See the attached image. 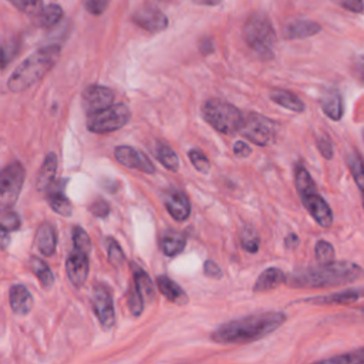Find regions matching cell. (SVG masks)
I'll list each match as a JSON object with an SVG mask.
<instances>
[{
  "mask_svg": "<svg viewBox=\"0 0 364 364\" xmlns=\"http://www.w3.org/2000/svg\"><path fill=\"white\" fill-rule=\"evenodd\" d=\"M358 299H361L358 289H346L341 292L330 293V294H323V296H314L310 299H306V303L310 304H346V303H354Z\"/></svg>",
  "mask_w": 364,
  "mask_h": 364,
  "instance_id": "18",
  "label": "cell"
},
{
  "mask_svg": "<svg viewBox=\"0 0 364 364\" xmlns=\"http://www.w3.org/2000/svg\"><path fill=\"white\" fill-rule=\"evenodd\" d=\"M93 307L94 313L104 330H110L116 323V311L111 292L103 286L97 285L93 289Z\"/></svg>",
  "mask_w": 364,
  "mask_h": 364,
  "instance_id": "10",
  "label": "cell"
},
{
  "mask_svg": "<svg viewBox=\"0 0 364 364\" xmlns=\"http://www.w3.org/2000/svg\"><path fill=\"white\" fill-rule=\"evenodd\" d=\"M66 181H53V184L46 189V199L50 208L62 216H72L73 205L65 195Z\"/></svg>",
  "mask_w": 364,
  "mask_h": 364,
  "instance_id": "15",
  "label": "cell"
},
{
  "mask_svg": "<svg viewBox=\"0 0 364 364\" xmlns=\"http://www.w3.org/2000/svg\"><path fill=\"white\" fill-rule=\"evenodd\" d=\"M36 246L45 256H52L57 248V233L50 224H43L36 235Z\"/></svg>",
  "mask_w": 364,
  "mask_h": 364,
  "instance_id": "23",
  "label": "cell"
},
{
  "mask_svg": "<svg viewBox=\"0 0 364 364\" xmlns=\"http://www.w3.org/2000/svg\"><path fill=\"white\" fill-rule=\"evenodd\" d=\"M65 12L59 5H48L38 13V23L43 29L55 28L63 19Z\"/></svg>",
  "mask_w": 364,
  "mask_h": 364,
  "instance_id": "28",
  "label": "cell"
},
{
  "mask_svg": "<svg viewBox=\"0 0 364 364\" xmlns=\"http://www.w3.org/2000/svg\"><path fill=\"white\" fill-rule=\"evenodd\" d=\"M316 145H317V150L320 151V154L326 160H331L333 158V155H334V145H333L331 138H329V136H326V134L317 136Z\"/></svg>",
  "mask_w": 364,
  "mask_h": 364,
  "instance_id": "40",
  "label": "cell"
},
{
  "mask_svg": "<svg viewBox=\"0 0 364 364\" xmlns=\"http://www.w3.org/2000/svg\"><path fill=\"white\" fill-rule=\"evenodd\" d=\"M241 243L242 248L249 253H256L260 248V238L259 233L253 226H245L241 233Z\"/></svg>",
  "mask_w": 364,
  "mask_h": 364,
  "instance_id": "33",
  "label": "cell"
},
{
  "mask_svg": "<svg viewBox=\"0 0 364 364\" xmlns=\"http://www.w3.org/2000/svg\"><path fill=\"white\" fill-rule=\"evenodd\" d=\"M202 116L212 128L226 136L239 133L245 117L239 109L218 99H211L204 104Z\"/></svg>",
  "mask_w": 364,
  "mask_h": 364,
  "instance_id": "6",
  "label": "cell"
},
{
  "mask_svg": "<svg viewBox=\"0 0 364 364\" xmlns=\"http://www.w3.org/2000/svg\"><path fill=\"white\" fill-rule=\"evenodd\" d=\"M338 4L341 5V8L353 13H361L364 11L363 0H338Z\"/></svg>",
  "mask_w": 364,
  "mask_h": 364,
  "instance_id": "43",
  "label": "cell"
},
{
  "mask_svg": "<svg viewBox=\"0 0 364 364\" xmlns=\"http://www.w3.org/2000/svg\"><path fill=\"white\" fill-rule=\"evenodd\" d=\"M204 272L208 277L211 279H221L224 276L222 269L214 262V260H206L204 265Z\"/></svg>",
  "mask_w": 364,
  "mask_h": 364,
  "instance_id": "44",
  "label": "cell"
},
{
  "mask_svg": "<svg viewBox=\"0 0 364 364\" xmlns=\"http://www.w3.org/2000/svg\"><path fill=\"white\" fill-rule=\"evenodd\" d=\"M33 296L23 285H13L11 287V306L15 314L26 316L33 309Z\"/></svg>",
  "mask_w": 364,
  "mask_h": 364,
  "instance_id": "17",
  "label": "cell"
},
{
  "mask_svg": "<svg viewBox=\"0 0 364 364\" xmlns=\"http://www.w3.org/2000/svg\"><path fill=\"white\" fill-rule=\"evenodd\" d=\"M90 211H92V214H93L94 216L106 218V216L110 214V206H109V204H107L104 199L99 198V199L93 201V204L90 205Z\"/></svg>",
  "mask_w": 364,
  "mask_h": 364,
  "instance_id": "42",
  "label": "cell"
},
{
  "mask_svg": "<svg viewBox=\"0 0 364 364\" xmlns=\"http://www.w3.org/2000/svg\"><path fill=\"white\" fill-rule=\"evenodd\" d=\"M144 304H145V300L144 297L141 296V293L138 292L137 287H134L128 296V307H130V311L133 316L138 317L143 311H144Z\"/></svg>",
  "mask_w": 364,
  "mask_h": 364,
  "instance_id": "39",
  "label": "cell"
},
{
  "mask_svg": "<svg viewBox=\"0 0 364 364\" xmlns=\"http://www.w3.org/2000/svg\"><path fill=\"white\" fill-rule=\"evenodd\" d=\"M270 100L275 104H277V106H280V107H283L289 111L297 113V114H300L306 110L304 103L296 94H293L287 90H273L270 93Z\"/></svg>",
  "mask_w": 364,
  "mask_h": 364,
  "instance_id": "26",
  "label": "cell"
},
{
  "mask_svg": "<svg viewBox=\"0 0 364 364\" xmlns=\"http://www.w3.org/2000/svg\"><path fill=\"white\" fill-rule=\"evenodd\" d=\"M62 49L57 45L46 46L28 57L11 76L8 87L13 93H22L40 82L57 63Z\"/></svg>",
  "mask_w": 364,
  "mask_h": 364,
  "instance_id": "3",
  "label": "cell"
},
{
  "mask_svg": "<svg viewBox=\"0 0 364 364\" xmlns=\"http://www.w3.org/2000/svg\"><path fill=\"white\" fill-rule=\"evenodd\" d=\"M114 155H116V160L126 168L138 170L145 174L155 172V165L150 161V158L133 147H128V145L117 147L114 151Z\"/></svg>",
  "mask_w": 364,
  "mask_h": 364,
  "instance_id": "12",
  "label": "cell"
},
{
  "mask_svg": "<svg viewBox=\"0 0 364 364\" xmlns=\"http://www.w3.org/2000/svg\"><path fill=\"white\" fill-rule=\"evenodd\" d=\"M106 248H107V256L109 260L116 265V266H121L126 262V255L121 249V246L114 241V238H107L106 239Z\"/></svg>",
  "mask_w": 364,
  "mask_h": 364,
  "instance_id": "35",
  "label": "cell"
},
{
  "mask_svg": "<svg viewBox=\"0 0 364 364\" xmlns=\"http://www.w3.org/2000/svg\"><path fill=\"white\" fill-rule=\"evenodd\" d=\"M347 165L350 168V172H351L353 180L355 181L357 187L360 189L364 188V160H363V157L357 151L350 153L347 157Z\"/></svg>",
  "mask_w": 364,
  "mask_h": 364,
  "instance_id": "31",
  "label": "cell"
},
{
  "mask_svg": "<svg viewBox=\"0 0 364 364\" xmlns=\"http://www.w3.org/2000/svg\"><path fill=\"white\" fill-rule=\"evenodd\" d=\"M9 245H11L9 229L4 224H0V250H5L6 248H9Z\"/></svg>",
  "mask_w": 364,
  "mask_h": 364,
  "instance_id": "47",
  "label": "cell"
},
{
  "mask_svg": "<svg viewBox=\"0 0 364 364\" xmlns=\"http://www.w3.org/2000/svg\"><path fill=\"white\" fill-rule=\"evenodd\" d=\"M321 31L320 25L311 21H294L292 22L283 32V36L287 40H299V39H306L317 35Z\"/></svg>",
  "mask_w": 364,
  "mask_h": 364,
  "instance_id": "20",
  "label": "cell"
},
{
  "mask_svg": "<svg viewBox=\"0 0 364 364\" xmlns=\"http://www.w3.org/2000/svg\"><path fill=\"white\" fill-rule=\"evenodd\" d=\"M73 243H75L76 249L90 255L92 241H90L89 233L82 226H75V229H73Z\"/></svg>",
  "mask_w": 364,
  "mask_h": 364,
  "instance_id": "36",
  "label": "cell"
},
{
  "mask_svg": "<svg viewBox=\"0 0 364 364\" xmlns=\"http://www.w3.org/2000/svg\"><path fill=\"white\" fill-rule=\"evenodd\" d=\"M286 282V276L282 269L279 268H268L265 269L259 277L256 279L253 285V292L255 293H262V292H269Z\"/></svg>",
  "mask_w": 364,
  "mask_h": 364,
  "instance_id": "19",
  "label": "cell"
},
{
  "mask_svg": "<svg viewBox=\"0 0 364 364\" xmlns=\"http://www.w3.org/2000/svg\"><path fill=\"white\" fill-rule=\"evenodd\" d=\"M110 4V0H83V5L86 11L92 15H103Z\"/></svg>",
  "mask_w": 364,
  "mask_h": 364,
  "instance_id": "41",
  "label": "cell"
},
{
  "mask_svg": "<svg viewBox=\"0 0 364 364\" xmlns=\"http://www.w3.org/2000/svg\"><path fill=\"white\" fill-rule=\"evenodd\" d=\"M5 65H6V57H5L4 50L0 49V69H4V67H5Z\"/></svg>",
  "mask_w": 364,
  "mask_h": 364,
  "instance_id": "50",
  "label": "cell"
},
{
  "mask_svg": "<svg viewBox=\"0 0 364 364\" xmlns=\"http://www.w3.org/2000/svg\"><path fill=\"white\" fill-rule=\"evenodd\" d=\"M243 39L246 45L260 57L269 60L273 57L276 33L269 18L263 13L249 16L243 26Z\"/></svg>",
  "mask_w": 364,
  "mask_h": 364,
  "instance_id": "5",
  "label": "cell"
},
{
  "mask_svg": "<svg viewBox=\"0 0 364 364\" xmlns=\"http://www.w3.org/2000/svg\"><path fill=\"white\" fill-rule=\"evenodd\" d=\"M287 316L283 311L255 313L242 319H236L221 324L211 338L222 344H243L260 340L276 331Z\"/></svg>",
  "mask_w": 364,
  "mask_h": 364,
  "instance_id": "1",
  "label": "cell"
},
{
  "mask_svg": "<svg viewBox=\"0 0 364 364\" xmlns=\"http://www.w3.org/2000/svg\"><path fill=\"white\" fill-rule=\"evenodd\" d=\"M320 107L330 120L340 121L343 118V99L337 90H327L320 99Z\"/></svg>",
  "mask_w": 364,
  "mask_h": 364,
  "instance_id": "21",
  "label": "cell"
},
{
  "mask_svg": "<svg viewBox=\"0 0 364 364\" xmlns=\"http://www.w3.org/2000/svg\"><path fill=\"white\" fill-rule=\"evenodd\" d=\"M297 245H299V236L296 233H289L285 238V246L287 249H294Z\"/></svg>",
  "mask_w": 364,
  "mask_h": 364,
  "instance_id": "49",
  "label": "cell"
},
{
  "mask_svg": "<svg viewBox=\"0 0 364 364\" xmlns=\"http://www.w3.org/2000/svg\"><path fill=\"white\" fill-rule=\"evenodd\" d=\"M189 155V160H191V164L195 167L197 171L202 172V174H206L209 170H211V162L209 160L206 158V155L204 153H201L199 150H191L188 153Z\"/></svg>",
  "mask_w": 364,
  "mask_h": 364,
  "instance_id": "38",
  "label": "cell"
},
{
  "mask_svg": "<svg viewBox=\"0 0 364 364\" xmlns=\"http://www.w3.org/2000/svg\"><path fill=\"white\" fill-rule=\"evenodd\" d=\"M364 277V269L353 262H329L292 272L286 282L292 287H331L354 283Z\"/></svg>",
  "mask_w": 364,
  "mask_h": 364,
  "instance_id": "2",
  "label": "cell"
},
{
  "mask_svg": "<svg viewBox=\"0 0 364 364\" xmlns=\"http://www.w3.org/2000/svg\"><path fill=\"white\" fill-rule=\"evenodd\" d=\"M4 225H5L8 229H19V225H21L19 216H16V215H9L8 219L4 222Z\"/></svg>",
  "mask_w": 364,
  "mask_h": 364,
  "instance_id": "48",
  "label": "cell"
},
{
  "mask_svg": "<svg viewBox=\"0 0 364 364\" xmlns=\"http://www.w3.org/2000/svg\"><path fill=\"white\" fill-rule=\"evenodd\" d=\"M353 72H354V76L361 82L364 83V56H358L354 63H353Z\"/></svg>",
  "mask_w": 364,
  "mask_h": 364,
  "instance_id": "46",
  "label": "cell"
},
{
  "mask_svg": "<svg viewBox=\"0 0 364 364\" xmlns=\"http://www.w3.org/2000/svg\"><path fill=\"white\" fill-rule=\"evenodd\" d=\"M66 270L70 283L75 287H82L89 276L90 263H89V255L76 249L69 255L66 262Z\"/></svg>",
  "mask_w": 364,
  "mask_h": 364,
  "instance_id": "14",
  "label": "cell"
},
{
  "mask_svg": "<svg viewBox=\"0 0 364 364\" xmlns=\"http://www.w3.org/2000/svg\"><path fill=\"white\" fill-rule=\"evenodd\" d=\"M321 361L333 363V364H361L364 363V347H360L353 351L338 354L334 357H327V358H323Z\"/></svg>",
  "mask_w": 364,
  "mask_h": 364,
  "instance_id": "32",
  "label": "cell"
},
{
  "mask_svg": "<svg viewBox=\"0 0 364 364\" xmlns=\"http://www.w3.org/2000/svg\"><path fill=\"white\" fill-rule=\"evenodd\" d=\"M133 22L150 33H160L168 28L167 16L155 6L145 5L133 15Z\"/></svg>",
  "mask_w": 364,
  "mask_h": 364,
  "instance_id": "11",
  "label": "cell"
},
{
  "mask_svg": "<svg viewBox=\"0 0 364 364\" xmlns=\"http://www.w3.org/2000/svg\"><path fill=\"white\" fill-rule=\"evenodd\" d=\"M26 171L18 161L0 170V214L9 212L23 189Z\"/></svg>",
  "mask_w": 364,
  "mask_h": 364,
  "instance_id": "7",
  "label": "cell"
},
{
  "mask_svg": "<svg viewBox=\"0 0 364 364\" xmlns=\"http://www.w3.org/2000/svg\"><path fill=\"white\" fill-rule=\"evenodd\" d=\"M134 282H136V287L144 297L145 303H151L155 299V290H154V285H153V280L150 279L148 273L145 270L134 266Z\"/></svg>",
  "mask_w": 364,
  "mask_h": 364,
  "instance_id": "27",
  "label": "cell"
},
{
  "mask_svg": "<svg viewBox=\"0 0 364 364\" xmlns=\"http://www.w3.org/2000/svg\"><path fill=\"white\" fill-rule=\"evenodd\" d=\"M161 2H170V0H161Z\"/></svg>",
  "mask_w": 364,
  "mask_h": 364,
  "instance_id": "53",
  "label": "cell"
},
{
  "mask_svg": "<svg viewBox=\"0 0 364 364\" xmlns=\"http://www.w3.org/2000/svg\"><path fill=\"white\" fill-rule=\"evenodd\" d=\"M360 191H361V198H363V208H364V188H361Z\"/></svg>",
  "mask_w": 364,
  "mask_h": 364,
  "instance_id": "51",
  "label": "cell"
},
{
  "mask_svg": "<svg viewBox=\"0 0 364 364\" xmlns=\"http://www.w3.org/2000/svg\"><path fill=\"white\" fill-rule=\"evenodd\" d=\"M277 131L279 128L275 121L258 113H249L245 116L239 128V133L246 140L259 147L272 145L276 141Z\"/></svg>",
  "mask_w": 364,
  "mask_h": 364,
  "instance_id": "8",
  "label": "cell"
},
{
  "mask_svg": "<svg viewBox=\"0 0 364 364\" xmlns=\"http://www.w3.org/2000/svg\"><path fill=\"white\" fill-rule=\"evenodd\" d=\"M363 138H364V131H363Z\"/></svg>",
  "mask_w": 364,
  "mask_h": 364,
  "instance_id": "54",
  "label": "cell"
},
{
  "mask_svg": "<svg viewBox=\"0 0 364 364\" xmlns=\"http://www.w3.org/2000/svg\"><path fill=\"white\" fill-rule=\"evenodd\" d=\"M363 313H364V310H363Z\"/></svg>",
  "mask_w": 364,
  "mask_h": 364,
  "instance_id": "55",
  "label": "cell"
},
{
  "mask_svg": "<svg viewBox=\"0 0 364 364\" xmlns=\"http://www.w3.org/2000/svg\"><path fill=\"white\" fill-rule=\"evenodd\" d=\"M57 155L55 153H50L48 154L40 171H39V175H38V189L40 192H46V189L53 184L55 178H56V172H57Z\"/></svg>",
  "mask_w": 364,
  "mask_h": 364,
  "instance_id": "24",
  "label": "cell"
},
{
  "mask_svg": "<svg viewBox=\"0 0 364 364\" xmlns=\"http://www.w3.org/2000/svg\"><path fill=\"white\" fill-rule=\"evenodd\" d=\"M334 248L330 242L327 241H317L316 242V246H314V258L319 263H329V262H333L334 260Z\"/></svg>",
  "mask_w": 364,
  "mask_h": 364,
  "instance_id": "34",
  "label": "cell"
},
{
  "mask_svg": "<svg viewBox=\"0 0 364 364\" xmlns=\"http://www.w3.org/2000/svg\"><path fill=\"white\" fill-rule=\"evenodd\" d=\"M11 2L26 15H38L43 5V0H11Z\"/></svg>",
  "mask_w": 364,
  "mask_h": 364,
  "instance_id": "37",
  "label": "cell"
},
{
  "mask_svg": "<svg viewBox=\"0 0 364 364\" xmlns=\"http://www.w3.org/2000/svg\"><path fill=\"white\" fill-rule=\"evenodd\" d=\"M294 185L304 209L310 214L314 222L321 228H330L333 225V211L319 194L311 175L302 162L294 167Z\"/></svg>",
  "mask_w": 364,
  "mask_h": 364,
  "instance_id": "4",
  "label": "cell"
},
{
  "mask_svg": "<svg viewBox=\"0 0 364 364\" xmlns=\"http://www.w3.org/2000/svg\"><path fill=\"white\" fill-rule=\"evenodd\" d=\"M31 268L45 289H50L55 285V275L45 260L33 256L31 259Z\"/></svg>",
  "mask_w": 364,
  "mask_h": 364,
  "instance_id": "29",
  "label": "cell"
},
{
  "mask_svg": "<svg viewBox=\"0 0 364 364\" xmlns=\"http://www.w3.org/2000/svg\"><path fill=\"white\" fill-rule=\"evenodd\" d=\"M358 292H360V296L364 297V287H363V289H358Z\"/></svg>",
  "mask_w": 364,
  "mask_h": 364,
  "instance_id": "52",
  "label": "cell"
},
{
  "mask_svg": "<svg viewBox=\"0 0 364 364\" xmlns=\"http://www.w3.org/2000/svg\"><path fill=\"white\" fill-rule=\"evenodd\" d=\"M114 93L104 86H90L83 92V106L90 116L114 104Z\"/></svg>",
  "mask_w": 364,
  "mask_h": 364,
  "instance_id": "13",
  "label": "cell"
},
{
  "mask_svg": "<svg viewBox=\"0 0 364 364\" xmlns=\"http://www.w3.org/2000/svg\"><path fill=\"white\" fill-rule=\"evenodd\" d=\"M187 245V236L178 231H167L161 236V250L167 256L180 255Z\"/></svg>",
  "mask_w": 364,
  "mask_h": 364,
  "instance_id": "25",
  "label": "cell"
},
{
  "mask_svg": "<svg viewBox=\"0 0 364 364\" xmlns=\"http://www.w3.org/2000/svg\"><path fill=\"white\" fill-rule=\"evenodd\" d=\"M130 118L131 113L126 104H113L90 114L87 118V128L94 134H109L123 128Z\"/></svg>",
  "mask_w": 364,
  "mask_h": 364,
  "instance_id": "9",
  "label": "cell"
},
{
  "mask_svg": "<svg viewBox=\"0 0 364 364\" xmlns=\"http://www.w3.org/2000/svg\"><path fill=\"white\" fill-rule=\"evenodd\" d=\"M165 208L168 214L178 222L187 221L191 215L189 199L181 191H172L165 197Z\"/></svg>",
  "mask_w": 364,
  "mask_h": 364,
  "instance_id": "16",
  "label": "cell"
},
{
  "mask_svg": "<svg viewBox=\"0 0 364 364\" xmlns=\"http://www.w3.org/2000/svg\"><path fill=\"white\" fill-rule=\"evenodd\" d=\"M157 286L162 293V296H165L170 302L181 306L188 303V294L185 293V290L168 276H158Z\"/></svg>",
  "mask_w": 364,
  "mask_h": 364,
  "instance_id": "22",
  "label": "cell"
},
{
  "mask_svg": "<svg viewBox=\"0 0 364 364\" xmlns=\"http://www.w3.org/2000/svg\"><path fill=\"white\" fill-rule=\"evenodd\" d=\"M233 154L238 158H248L252 154V148L245 141H236L233 144Z\"/></svg>",
  "mask_w": 364,
  "mask_h": 364,
  "instance_id": "45",
  "label": "cell"
},
{
  "mask_svg": "<svg viewBox=\"0 0 364 364\" xmlns=\"http://www.w3.org/2000/svg\"><path fill=\"white\" fill-rule=\"evenodd\" d=\"M154 154L157 157V160L170 171L177 172L180 170V158L178 155L165 144H157Z\"/></svg>",
  "mask_w": 364,
  "mask_h": 364,
  "instance_id": "30",
  "label": "cell"
}]
</instances>
